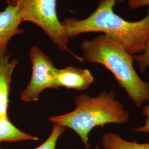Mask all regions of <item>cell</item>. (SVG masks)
<instances>
[{
  "label": "cell",
  "mask_w": 149,
  "mask_h": 149,
  "mask_svg": "<svg viewBox=\"0 0 149 149\" xmlns=\"http://www.w3.org/2000/svg\"><path fill=\"white\" fill-rule=\"evenodd\" d=\"M116 1L100 0L96 10L84 19L66 18L60 22L68 37L88 32H102L121 43L130 55L143 53L149 38V6L143 19L128 21L114 12Z\"/></svg>",
  "instance_id": "obj_1"
},
{
  "label": "cell",
  "mask_w": 149,
  "mask_h": 149,
  "mask_svg": "<svg viewBox=\"0 0 149 149\" xmlns=\"http://www.w3.org/2000/svg\"><path fill=\"white\" fill-rule=\"evenodd\" d=\"M81 46L84 61L109 70L135 106L149 101V83L140 77L134 68L133 55L121 43L104 34L84 40Z\"/></svg>",
  "instance_id": "obj_2"
},
{
  "label": "cell",
  "mask_w": 149,
  "mask_h": 149,
  "mask_svg": "<svg viewBox=\"0 0 149 149\" xmlns=\"http://www.w3.org/2000/svg\"><path fill=\"white\" fill-rule=\"evenodd\" d=\"M114 90H104L96 97L81 94L74 100L75 109L66 114L51 116L49 120L72 130L80 137L85 149H91L88 135L94 128L108 124H125L129 114L116 99Z\"/></svg>",
  "instance_id": "obj_3"
},
{
  "label": "cell",
  "mask_w": 149,
  "mask_h": 149,
  "mask_svg": "<svg viewBox=\"0 0 149 149\" xmlns=\"http://www.w3.org/2000/svg\"><path fill=\"white\" fill-rule=\"evenodd\" d=\"M16 7L22 21L31 22L40 27L60 50L69 52L80 61L82 58L73 53L68 47L69 43L65 29L57 16L56 0H7Z\"/></svg>",
  "instance_id": "obj_4"
},
{
  "label": "cell",
  "mask_w": 149,
  "mask_h": 149,
  "mask_svg": "<svg viewBox=\"0 0 149 149\" xmlns=\"http://www.w3.org/2000/svg\"><path fill=\"white\" fill-rule=\"evenodd\" d=\"M29 56L32 65L31 78L19 96L22 101L26 103L38 101L40 94L45 90H57L55 79L58 70L38 46L30 49Z\"/></svg>",
  "instance_id": "obj_5"
},
{
  "label": "cell",
  "mask_w": 149,
  "mask_h": 149,
  "mask_svg": "<svg viewBox=\"0 0 149 149\" xmlns=\"http://www.w3.org/2000/svg\"><path fill=\"white\" fill-rule=\"evenodd\" d=\"M94 80L89 70L68 66L58 70L55 85L57 90L64 87L68 90L81 91L87 90Z\"/></svg>",
  "instance_id": "obj_6"
},
{
  "label": "cell",
  "mask_w": 149,
  "mask_h": 149,
  "mask_svg": "<svg viewBox=\"0 0 149 149\" xmlns=\"http://www.w3.org/2000/svg\"><path fill=\"white\" fill-rule=\"evenodd\" d=\"M23 22L16 7L8 4L4 11L0 12V57L7 53V45L11 38L24 32L19 26Z\"/></svg>",
  "instance_id": "obj_7"
},
{
  "label": "cell",
  "mask_w": 149,
  "mask_h": 149,
  "mask_svg": "<svg viewBox=\"0 0 149 149\" xmlns=\"http://www.w3.org/2000/svg\"><path fill=\"white\" fill-rule=\"evenodd\" d=\"M18 63L10 54L0 57V117H8L12 77Z\"/></svg>",
  "instance_id": "obj_8"
},
{
  "label": "cell",
  "mask_w": 149,
  "mask_h": 149,
  "mask_svg": "<svg viewBox=\"0 0 149 149\" xmlns=\"http://www.w3.org/2000/svg\"><path fill=\"white\" fill-rule=\"evenodd\" d=\"M36 136L23 132L11 122L8 117H0V143L38 141Z\"/></svg>",
  "instance_id": "obj_9"
},
{
  "label": "cell",
  "mask_w": 149,
  "mask_h": 149,
  "mask_svg": "<svg viewBox=\"0 0 149 149\" xmlns=\"http://www.w3.org/2000/svg\"><path fill=\"white\" fill-rule=\"evenodd\" d=\"M101 144L103 149H149V141L145 143H139L135 140L129 141L112 132L102 135Z\"/></svg>",
  "instance_id": "obj_10"
},
{
  "label": "cell",
  "mask_w": 149,
  "mask_h": 149,
  "mask_svg": "<svg viewBox=\"0 0 149 149\" xmlns=\"http://www.w3.org/2000/svg\"><path fill=\"white\" fill-rule=\"evenodd\" d=\"M66 128L57 123L54 124L52 130L48 138L37 148L34 149H56V144L60 137L64 134ZM0 149H3L0 148ZM96 149H99L96 148Z\"/></svg>",
  "instance_id": "obj_11"
},
{
  "label": "cell",
  "mask_w": 149,
  "mask_h": 149,
  "mask_svg": "<svg viewBox=\"0 0 149 149\" xmlns=\"http://www.w3.org/2000/svg\"><path fill=\"white\" fill-rule=\"evenodd\" d=\"M134 60L137 62L139 70L144 73L146 70L149 68V38L146 48L143 53L133 56Z\"/></svg>",
  "instance_id": "obj_12"
},
{
  "label": "cell",
  "mask_w": 149,
  "mask_h": 149,
  "mask_svg": "<svg viewBox=\"0 0 149 149\" xmlns=\"http://www.w3.org/2000/svg\"><path fill=\"white\" fill-rule=\"evenodd\" d=\"M142 113L144 117L146 118L144 124L137 128L132 129V130L135 132L149 134V104H147L143 107Z\"/></svg>",
  "instance_id": "obj_13"
},
{
  "label": "cell",
  "mask_w": 149,
  "mask_h": 149,
  "mask_svg": "<svg viewBox=\"0 0 149 149\" xmlns=\"http://www.w3.org/2000/svg\"><path fill=\"white\" fill-rule=\"evenodd\" d=\"M128 5L132 10L138 9L144 6H149V0H127Z\"/></svg>",
  "instance_id": "obj_14"
},
{
  "label": "cell",
  "mask_w": 149,
  "mask_h": 149,
  "mask_svg": "<svg viewBox=\"0 0 149 149\" xmlns=\"http://www.w3.org/2000/svg\"><path fill=\"white\" fill-rule=\"evenodd\" d=\"M124 1H125V0H118V1L119 2H124Z\"/></svg>",
  "instance_id": "obj_15"
}]
</instances>
